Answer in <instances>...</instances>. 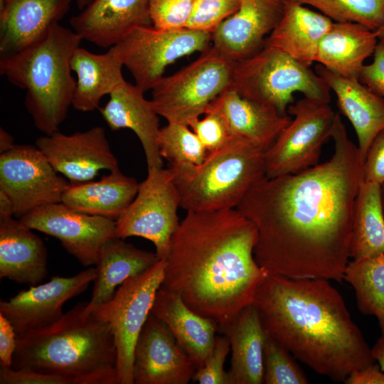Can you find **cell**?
<instances>
[{
  "mask_svg": "<svg viewBox=\"0 0 384 384\" xmlns=\"http://www.w3.org/2000/svg\"><path fill=\"white\" fill-rule=\"evenodd\" d=\"M331 139L330 159L297 174L264 176L236 207L257 229L254 257L269 274L343 279L363 159L338 113Z\"/></svg>",
  "mask_w": 384,
  "mask_h": 384,
  "instance_id": "6da1fadb",
  "label": "cell"
},
{
  "mask_svg": "<svg viewBox=\"0 0 384 384\" xmlns=\"http://www.w3.org/2000/svg\"><path fill=\"white\" fill-rule=\"evenodd\" d=\"M257 231L236 208L187 212L170 241L162 285L218 326L252 304L269 274L256 262Z\"/></svg>",
  "mask_w": 384,
  "mask_h": 384,
  "instance_id": "7a4b0ae2",
  "label": "cell"
},
{
  "mask_svg": "<svg viewBox=\"0 0 384 384\" xmlns=\"http://www.w3.org/2000/svg\"><path fill=\"white\" fill-rule=\"evenodd\" d=\"M329 281L268 274L252 304L266 334L296 360L344 383L375 361L342 295Z\"/></svg>",
  "mask_w": 384,
  "mask_h": 384,
  "instance_id": "3957f363",
  "label": "cell"
},
{
  "mask_svg": "<svg viewBox=\"0 0 384 384\" xmlns=\"http://www.w3.org/2000/svg\"><path fill=\"white\" fill-rule=\"evenodd\" d=\"M13 368L68 377L74 384H119L111 328L88 302H80L53 324L17 337Z\"/></svg>",
  "mask_w": 384,
  "mask_h": 384,
  "instance_id": "277c9868",
  "label": "cell"
},
{
  "mask_svg": "<svg viewBox=\"0 0 384 384\" xmlns=\"http://www.w3.org/2000/svg\"><path fill=\"white\" fill-rule=\"evenodd\" d=\"M82 38L53 24L39 41L0 56V73L26 90L25 107L36 127L46 135L58 131L72 105L76 81L70 62Z\"/></svg>",
  "mask_w": 384,
  "mask_h": 384,
  "instance_id": "5b68a950",
  "label": "cell"
},
{
  "mask_svg": "<svg viewBox=\"0 0 384 384\" xmlns=\"http://www.w3.org/2000/svg\"><path fill=\"white\" fill-rule=\"evenodd\" d=\"M187 212L236 208L250 188L265 176V151L245 140L230 137L220 149L208 153L200 164H169Z\"/></svg>",
  "mask_w": 384,
  "mask_h": 384,
  "instance_id": "8992f818",
  "label": "cell"
},
{
  "mask_svg": "<svg viewBox=\"0 0 384 384\" xmlns=\"http://www.w3.org/2000/svg\"><path fill=\"white\" fill-rule=\"evenodd\" d=\"M230 89L245 98L270 106L282 115L287 114L297 92L329 103L331 92L310 67L266 45L235 61Z\"/></svg>",
  "mask_w": 384,
  "mask_h": 384,
  "instance_id": "52a82bcc",
  "label": "cell"
},
{
  "mask_svg": "<svg viewBox=\"0 0 384 384\" xmlns=\"http://www.w3.org/2000/svg\"><path fill=\"white\" fill-rule=\"evenodd\" d=\"M235 63L211 46L195 61L164 76L153 87L151 101L156 112L168 122L188 126L230 88Z\"/></svg>",
  "mask_w": 384,
  "mask_h": 384,
  "instance_id": "ba28073f",
  "label": "cell"
},
{
  "mask_svg": "<svg viewBox=\"0 0 384 384\" xmlns=\"http://www.w3.org/2000/svg\"><path fill=\"white\" fill-rule=\"evenodd\" d=\"M164 268V258L146 271L127 279L109 302L97 305L89 304L93 312L109 324L112 331L119 384H134L135 344L151 312L156 292L162 285Z\"/></svg>",
  "mask_w": 384,
  "mask_h": 384,
  "instance_id": "9c48e42d",
  "label": "cell"
},
{
  "mask_svg": "<svg viewBox=\"0 0 384 384\" xmlns=\"http://www.w3.org/2000/svg\"><path fill=\"white\" fill-rule=\"evenodd\" d=\"M293 116L265 151V176L299 173L319 164L321 149L331 139L336 112L329 102L303 97L291 104Z\"/></svg>",
  "mask_w": 384,
  "mask_h": 384,
  "instance_id": "30bf717a",
  "label": "cell"
},
{
  "mask_svg": "<svg viewBox=\"0 0 384 384\" xmlns=\"http://www.w3.org/2000/svg\"><path fill=\"white\" fill-rule=\"evenodd\" d=\"M180 198L169 169H148L134 200L115 220L116 236L141 237L151 241L160 259L166 257L180 222Z\"/></svg>",
  "mask_w": 384,
  "mask_h": 384,
  "instance_id": "8fae6325",
  "label": "cell"
},
{
  "mask_svg": "<svg viewBox=\"0 0 384 384\" xmlns=\"http://www.w3.org/2000/svg\"><path fill=\"white\" fill-rule=\"evenodd\" d=\"M212 33L187 28L161 30L153 26L133 29L118 45L124 66L144 92L152 90L164 77L166 68L195 52L211 46Z\"/></svg>",
  "mask_w": 384,
  "mask_h": 384,
  "instance_id": "7c38bea8",
  "label": "cell"
},
{
  "mask_svg": "<svg viewBox=\"0 0 384 384\" xmlns=\"http://www.w3.org/2000/svg\"><path fill=\"white\" fill-rule=\"evenodd\" d=\"M69 183L36 146L16 144L0 155V191L11 198L16 216L62 202Z\"/></svg>",
  "mask_w": 384,
  "mask_h": 384,
  "instance_id": "4fadbf2b",
  "label": "cell"
},
{
  "mask_svg": "<svg viewBox=\"0 0 384 384\" xmlns=\"http://www.w3.org/2000/svg\"><path fill=\"white\" fill-rule=\"evenodd\" d=\"M29 228L58 239L82 265H95L103 245L115 237V220L75 210L63 203L37 208L20 218Z\"/></svg>",
  "mask_w": 384,
  "mask_h": 384,
  "instance_id": "5bb4252c",
  "label": "cell"
},
{
  "mask_svg": "<svg viewBox=\"0 0 384 384\" xmlns=\"http://www.w3.org/2000/svg\"><path fill=\"white\" fill-rule=\"evenodd\" d=\"M95 277L94 267L72 277H53L1 301L0 314L11 322L17 337L39 331L58 321L64 314V304L84 292Z\"/></svg>",
  "mask_w": 384,
  "mask_h": 384,
  "instance_id": "9a60e30c",
  "label": "cell"
},
{
  "mask_svg": "<svg viewBox=\"0 0 384 384\" xmlns=\"http://www.w3.org/2000/svg\"><path fill=\"white\" fill-rule=\"evenodd\" d=\"M36 146L58 172L71 183L92 181L100 171L119 169L106 132L101 127L65 134L59 131L42 136Z\"/></svg>",
  "mask_w": 384,
  "mask_h": 384,
  "instance_id": "2e32d148",
  "label": "cell"
},
{
  "mask_svg": "<svg viewBox=\"0 0 384 384\" xmlns=\"http://www.w3.org/2000/svg\"><path fill=\"white\" fill-rule=\"evenodd\" d=\"M196 369L167 326L151 313L134 347V384H187Z\"/></svg>",
  "mask_w": 384,
  "mask_h": 384,
  "instance_id": "e0dca14e",
  "label": "cell"
},
{
  "mask_svg": "<svg viewBox=\"0 0 384 384\" xmlns=\"http://www.w3.org/2000/svg\"><path fill=\"white\" fill-rule=\"evenodd\" d=\"M238 10L212 33V46L238 61L260 50L280 21L285 0H239Z\"/></svg>",
  "mask_w": 384,
  "mask_h": 384,
  "instance_id": "ac0fdd59",
  "label": "cell"
},
{
  "mask_svg": "<svg viewBox=\"0 0 384 384\" xmlns=\"http://www.w3.org/2000/svg\"><path fill=\"white\" fill-rule=\"evenodd\" d=\"M151 23L149 0H92L70 20L82 40L105 48L135 28Z\"/></svg>",
  "mask_w": 384,
  "mask_h": 384,
  "instance_id": "d6986e66",
  "label": "cell"
},
{
  "mask_svg": "<svg viewBox=\"0 0 384 384\" xmlns=\"http://www.w3.org/2000/svg\"><path fill=\"white\" fill-rule=\"evenodd\" d=\"M144 93L136 85L124 80L109 95L108 102L99 110L112 130L127 128L135 133L143 147L148 169L161 168L159 115Z\"/></svg>",
  "mask_w": 384,
  "mask_h": 384,
  "instance_id": "ffe728a7",
  "label": "cell"
},
{
  "mask_svg": "<svg viewBox=\"0 0 384 384\" xmlns=\"http://www.w3.org/2000/svg\"><path fill=\"white\" fill-rule=\"evenodd\" d=\"M75 0H0V56L41 39Z\"/></svg>",
  "mask_w": 384,
  "mask_h": 384,
  "instance_id": "44dd1931",
  "label": "cell"
},
{
  "mask_svg": "<svg viewBox=\"0 0 384 384\" xmlns=\"http://www.w3.org/2000/svg\"><path fill=\"white\" fill-rule=\"evenodd\" d=\"M207 111L222 118L230 137L249 142L264 151L292 119L288 114H280L274 108L245 98L232 89L216 97Z\"/></svg>",
  "mask_w": 384,
  "mask_h": 384,
  "instance_id": "7402d4cb",
  "label": "cell"
},
{
  "mask_svg": "<svg viewBox=\"0 0 384 384\" xmlns=\"http://www.w3.org/2000/svg\"><path fill=\"white\" fill-rule=\"evenodd\" d=\"M315 71L335 94L340 112L353 126L364 161L373 139L384 129V98L359 79L339 75L320 64Z\"/></svg>",
  "mask_w": 384,
  "mask_h": 384,
  "instance_id": "603a6c76",
  "label": "cell"
},
{
  "mask_svg": "<svg viewBox=\"0 0 384 384\" xmlns=\"http://www.w3.org/2000/svg\"><path fill=\"white\" fill-rule=\"evenodd\" d=\"M42 239L19 219L0 218V278L35 286L48 274Z\"/></svg>",
  "mask_w": 384,
  "mask_h": 384,
  "instance_id": "cb8c5ba5",
  "label": "cell"
},
{
  "mask_svg": "<svg viewBox=\"0 0 384 384\" xmlns=\"http://www.w3.org/2000/svg\"><path fill=\"white\" fill-rule=\"evenodd\" d=\"M151 313L167 326L197 368L203 366L213 348L218 324L195 312L180 295L163 285Z\"/></svg>",
  "mask_w": 384,
  "mask_h": 384,
  "instance_id": "d4e9b609",
  "label": "cell"
},
{
  "mask_svg": "<svg viewBox=\"0 0 384 384\" xmlns=\"http://www.w3.org/2000/svg\"><path fill=\"white\" fill-rule=\"evenodd\" d=\"M230 341V384L263 383V349L267 334L252 304L218 326Z\"/></svg>",
  "mask_w": 384,
  "mask_h": 384,
  "instance_id": "484cf974",
  "label": "cell"
},
{
  "mask_svg": "<svg viewBox=\"0 0 384 384\" xmlns=\"http://www.w3.org/2000/svg\"><path fill=\"white\" fill-rule=\"evenodd\" d=\"M334 21L320 12L292 0H285L283 16L264 45L279 49L310 67L316 62L322 38Z\"/></svg>",
  "mask_w": 384,
  "mask_h": 384,
  "instance_id": "4316f807",
  "label": "cell"
},
{
  "mask_svg": "<svg viewBox=\"0 0 384 384\" xmlns=\"http://www.w3.org/2000/svg\"><path fill=\"white\" fill-rule=\"evenodd\" d=\"M70 66L77 75L72 106L81 112L99 109L101 99L125 80L117 44L102 54L78 47L72 57Z\"/></svg>",
  "mask_w": 384,
  "mask_h": 384,
  "instance_id": "83f0119b",
  "label": "cell"
},
{
  "mask_svg": "<svg viewBox=\"0 0 384 384\" xmlns=\"http://www.w3.org/2000/svg\"><path fill=\"white\" fill-rule=\"evenodd\" d=\"M375 31L353 22H334L322 38L316 62L339 75L359 79L378 43Z\"/></svg>",
  "mask_w": 384,
  "mask_h": 384,
  "instance_id": "f1b7e54d",
  "label": "cell"
},
{
  "mask_svg": "<svg viewBox=\"0 0 384 384\" xmlns=\"http://www.w3.org/2000/svg\"><path fill=\"white\" fill-rule=\"evenodd\" d=\"M139 183L119 169L96 181L70 183L62 203L86 214L116 220L136 196Z\"/></svg>",
  "mask_w": 384,
  "mask_h": 384,
  "instance_id": "f546056e",
  "label": "cell"
},
{
  "mask_svg": "<svg viewBox=\"0 0 384 384\" xmlns=\"http://www.w3.org/2000/svg\"><path fill=\"white\" fill-rule=\"evenodd\" d=\"M161 259L156 252L139 249L117 236L102 247L96 263V277L89 304L109 302L117 287L156 265Z\"/></svg>",
  "mask_w": 384,
  "mask_h": 384,
  "instance_id": "4dcf8cb0",
  "label": "cell"
},
{
  "mask_svg": "<svg viewBox=\"0 0 384 384\" xmlns=\"http://www.w3.org/2000/svg\"><path fill=\"white\" fill-rule=\"evenodd\" d=\"M384 253V215L380 185L363 181L353 218L350 257L362 259Z\"/></svg>",
  "mask_w": 384,
  "mask_h": 384,
  "instance_id": "1f68e13d",
  "label": "cell"
},
{
  "mask_svg": "<svg viewBox=\"0 0 384 384\" xmlns=\"http://www.w3.org/2000/svg\"><path fill=\"white\" fill-rule=\"evenodd\" d=\"M343 279L354 289L358 310L375 316L384 332V253L350 260Z\"/></svg>",
  "mask_w": 384,
  "mask_h": 384,
  "instance_id": "d6a6232c",
  "label": "cell"
},
{
  "mask_svg": "<svg viewBox=\"0 0 384 384\" xmlns=\"http://www.w3.org/2000/svg\"><path fill=\"white\" fill-rule=\"evenodd\" d=\"M316 9L334 22L361 23L372 30L384 21V0H292Z\"/></svg>",
  "mask_w": 384,
  "mask_h": 384,
  "instance_id": "836d02e7",
  "label": "cell"
},
{
  "mask_svg": "<svg viewBox=\"0 0 384 384\" xmlns=\"http://www.w3.org/2000/svg\"><path fill=\"white\" fill-rule=\"evenodd\" d=\"M190 127L180 123L168 122L160 128L159 146L161 156L169 164H200L208 152Z\"/></svg>",
  "mask_w": 384,
  "mask_h": 384,
  "instance_id": "e575fe53",
  "label": "cell"
},
{
  "mask_svg": "<svg viewBox=\"0 0 384 384\" xmlns=\"http://www.w3.org/2000/svg\"><path fill=\"white\" fill-rule=\"evenodd\" d=\"M295 360L285 348L267 334L263 349V383H309Z\"/></svg>",
  "mask_w": 384,
  "mask_h": 384,
  "instance_id": "d590c367",
  "label": "cell"
},
{
  "mask_svg": "<svg viewBox=\"0 0 384 384\" xmlns=\"http://www.w3.org/2000/svg\"><path fill=\"white\" fill-rule=\"evenodd\" d=\"M239 0H194L187 28L212 33L239 7Z\"/></svg>",
  "mask_w": 384,
  "mask_h": 384,
  "instance_id": "8d00e7d4",
  "label": "cell"
},
{
  "mask_svg": "<svg viewBox=\"0 0 384 384\" xmlns=\"http://www.w3.org/2000/svg\"><path fill=\"white\" fill-rule=\"evenodd\" d=\"M194 0H149L152 26L161 30L186 28Z\"/></svg>",
  "mask_w": 384,
  "mask_h": 384,
  "instance_id": "74e56055",
  "label": "cell"
},
{
  "mask_svg": "<svg viewBox=\"0 0 384 384\" xmlns=\"http://www.w3.org/2000/svg\"><path fill=\"white\" fill-rule=\"evenodd\" d=\"M230 351L226 336H216L213 348L203 366L198 368L193 381L199 384H230L224 363Z\"/></svg>",
  "mask_w": 384,
  "mask_h": 384,
  "instance_id": "f35d334b",
  "label": "cell"
},
{
  "mask_svg": "<svg viewBox=\"0 0 384 384\" xmlns=\"http://www.w3.org/2000/svg\"><path fill=\"white\" fill-rule=\"evenodd\" d=\"M188 126L197 135L208 154L223 147L230 137L222 118L213 111H207L203 119H196Z\"/></svg>",
  "mask_w": 384,
  "mask_h": 384,
  "instance_id": "ab89813d",
  "label": "cell"
},
{
  "mask_svg": "<svg viewBox=\"0 0 384 384\" xmlns=\"http://www.w3.org/2000/svg\"><path fill=\"white\" fill-rule=\"evenodd\" d=\"M0 384H74L68 377L0 366Z\"/></svg>",
  "mask_w": 384,
  "mask_h": 384,
  "instance_id": "60d3db41",
  "label": "cell"
},
{
  "mask_svg": "<svg viewBox=\"0 0 384 384\" xmlns=\"http://www.w3.org/2000/svg\"><path fill=\"white\" fill-rule=\"evenodd\" d=\"M363 181L384 183V129L373 139L363 166Z\"/></svg>",
  "mask_w": 384,
  "mask_h": 384,
  "instance_id": "b9f144b4",
  "label": "cell"
},
{
  "mask_svg": "<svg viewBox=\"0 0 384 384\" xmlns=\"http://www.w3.org/2000/svg\"><path fill=\"white\" fill-rule=\"evenodd\" d=\"M373 56L362 68L359 80L384 98V43L378 42Z\"/></svg>",
  "mask_w": 384,
  "mask_h": 384,
  "instance_id": "7bdbcfd3",
  "label": "cell"
},
{
  "mask_svg": "<svg viewBox=\"0 0 384 384\" xmlns=\"http://www.w3.org/2000/svg\"><path fill=\"white\" fill-rule=\"evenodd\" d=\"M17 335L11 322L0 314V366L11 367Z\"/></svg>",
  "mask_w": 384,
  "mask_h": 384,
  "instance_id": "ee69618b",
  "label": "cell"
},
{
  "mask_svg": "<svg viewBox=\"0 0 384 384\" xmlns=\"http://www.w3.org/2000/svg\"><path fill=\"white\" fill-rule=\"evenodd\" d=\"M346 384H384V371L377 362L368 365L350 374Z\"/></svg>",
  "mask_w": 384,
  "mask_h": 384,
  "instance_id": "f6af8a7d",
  "label": "cell"
},
{
  "mask_svg": "<svg viewBox=\"0 0 384 384\" xmlns=\"http://www.w3.org/2000/svg\"><path fill=\"white\" fill-rule=\"evenodd\" d=\"M371 352L375 362L379 364L381 370L384 371V332L381 333L380 337L371 347Z\"/></svg>",
  "mask_w": 384,
  "mask_h": 384,
  "instance_id": "bcb514c9",
  "label": "cell"
},
{
  "mask_svg": "<svg viewBox=\"0 0 384 384\" xmlns=\"http://www.w3.org/2000/svg\"><path fill=\"white\" fill-rule=\"evenodd\" d=\"M14 206L11 198L0 191V218L14 216Z\"/></svg>",
  "mask_w": 384,
  "mask_h": 384,
  "instance_id": "7dc6e473",
  "label": "cell"
},
{
  "mask_svg": "<svg viewBox=\"0 0 384 384\" xmlns=\"http://www.w3.org/2000/svg\"><path fill=\"white\" fill-rule=\"evenodd\" d=\"M16 146L14 137L4 129H0V154L6 152Z\"/></svg>",
  "mask_w": 384,
  "mask_h": 384,
  "instance_id": "c3c4849f",
  "label": "cell"
},
{
  "mask_svg": "<svg viewBox=\"0 0 384 384\" xmlns=\"http://www.w3.org/2000/svg\"><path fill=\"white\" fill-rule=\"evenodd\" d=\"M375 31L377 33L378 41L382 43H384V21L383 23L381 24V26Z\"/></svg>",
  "mask_w": 384,
  "mask_h": 384,
  "instance_id": "681fc988",
  "label": "cell"
},
{
  "mask_svg": "<svg viewBox=\"0 0 384 384\" xmlns=\"http://www.w3.org/2000/svg\"><path fill=\"white\" fill-rule=\"evenodd\" d=\"M92 1V0H75L78 9L80 10H82L85 7L90 4Z\"/></svg>",
  "mask_w": 384,
  "mask_h": 384,
  "instance_id": "f907efd6",
  "label": "cell"
},
{
  "mask_svg": "<svg viewBox=\"0 0 384 384\" xmlns=\"http://www.w3.org/2000/svg\"><path fill=\"white\" fill-rule=\"evenodd\" d=\"M380 191H381V201H382L383 211V215H384V183L380 185Z\"/></svg>",
  "mask_w": 384,
  "mask_h": 384,
  "instance_id": "816d5d0a",
  "label": "cell"
}]
</instances>
